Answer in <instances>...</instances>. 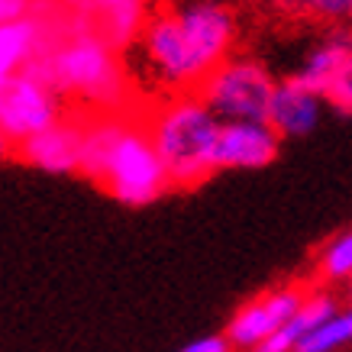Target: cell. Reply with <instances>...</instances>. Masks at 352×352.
I'll use <instances>...</instances> for the list:
<instances>
[{"label":"cell","mask_w":352,"mask_h":352,"mask_svg":"<svg viewBox=\"0 0 352 352\" xmlns=\"http://www.w3.org/2000/svg\"><path fill=\"white\" fill-rule=\"evenodd\" d=\"M39 52H43V39H39V23L32 13L26 20L3 23L0 26V87L26 75V68L36 62Z\"/></svg>","instance_id":"obj_14"},{"label":"cell","mask_w":352,"mask_h":352,"mask_svg":"<svg viewBox=\"0 0 352 352\" xmlns=\"http://www.w3.org/2000/svg\"><path fill=\"white\" fill-rule=\"evenodd\" d=\"M81 139H85V117L65 113L58 123L30 136L13 152H16V159H23L32 168L68 175V171H81Z\"/></svg>","instance_id":"obj_9"},{"label":"cell","mask_w":352,"mask_h":352,"mask_svg":"<svg viewBox=\"0 0 352 352\" xmlns=\"http://www.w3.org/2000/svg\"><path fill=\"white\" fill-rule=\"evenodd\" d=\"M323 104L327 97H320L317 91L304 87L294 78L278 81L272 107H268V126L275 129L281 139H300L307 136L310 129H317L323 117Z\"/></svg>","instance_id":"obj_11"},{"label":"cell","mask_w":352,"mask_h":352,"mask_svg":"<svg viewBox=\"0 0 352 352\" xmlns=\"http://www.w3.org/2000/svg\"><path fill=\"white\" fill-rule=\"evenodd\" d=\"M352 65V32L333 30L330 36H323L320 43L307 52V58L300 62L294 72V81L304 87L317 91L320 97H330V91L340 85V78L346 75V68Z\"/></svg>","instance_id":"obj_12"},{"label":"cell","mask_w":352,"mask_h":352,"mask_svg":"<svg viewBox=\"0 0 352 352\" xmlns=\"http://www.w3.org/2000/svg\"><path fill=\"white\" fill-rule=\"evenodd\" d=\"M26 72L52 85L62 100H78L87 113H123L126 107L129 78L123 55L81 30H72L52 52L39 55Z\"/></svg>","instance_id":"obj_3"},{"label":"cell","mask_w":352,"mask_h":352,"mask_svg":"<svg viewBox=\"0 0 352 352\" xmlns=\"http://www.w3.org/2000/svg\"><path fill=\"white\" fill-rule=\"evenodd\" d=\"M52 3H62V7H75L78 0H52Z\"/></svg>","instance_id":"obj_22"},{"label":"cell","mask_w":352,"mask_h":352,"mask_svg":"<svg viewBox=\"0 0 352 352\" xmlns=\"http://www.w3.org/2000/svg\"><path fill=\"white\" fill-rule=\"evenodd\" d=\"M152 146L168 168L171 188H197L217 171V139L223 120L201 94H168L142 117Z\"/></svg>","instance_id":"obj_4"},{"label":"cell","mask_w":352,"mask_h":352,"mask_svg":"<svg viewBox=\"0 0 352 352\" xmlns=\"http://www.w3.org/2000/svg\"><path fill=\"white\" fill-rule=\"evenodd\" d=\"M62 117V97L52 85H45L43 78L26 72V75L13 78L10 85L0 87V136L7 139L13 149L30 136L58 123Z\"/></svg>","instance_id":"obj_6"},{"label":"cell","mask_w":352,"mask_h":352,"mask_svg":"<svg viewBox=\"0 0 352 352\" xmlns=\"http://www.w3.org/2000/svg\"><path fill=\"white\" fill-rule=\"evenodd\" d=\"M81 175L100 184L113 201L146 207L171 188L168 168L152 146L142 120L126 113H81Z\"/></svg>","instance_id":"obj_2"},{"label":"cell","mask_w":352,"mask_h":352,"mask_svg":"<svg viewBox=\"0 0 352 352\" xmlns=\"http://www.w3.org/2000/svg\"><path fill=\"white\" fill-rule=\"evenodd\" d=\"M314 272L323 285H349L352 281V230L330 236L317 252Z\"/></svg>","instance_id":"obj_15"},{"label":"cell","mask_w":352,"mask_h":352,"mask_svg":"<svg viewBox=\"0 0 352 352\" xmlns=\"http://www.w3.org/2000/svg\"><path fill=\"white\" fill-rule=\"evenodd\" d=\"M39 0H0V26L3 23H16V20H26L32 10H36Z\"/></svg>","instance_id":"obj_19"},{"label":"cell","mask_w":352,"mask_h":352,"mask_svg":"<svg viewBox=\"0 0 352 352\" xmlns=\"http://www.w3.org/2000/svg\"><path fill=\"white\" fill-rule=\"evenodd\" d=\"M278 10L310 23H346L352 20V0H275Z\"/></svg>","instance_id":"obj_17"},{"label":"cell","mask_w":352,"mask_h":352,"mask_svg":"<svg viewBox=\"0 0 352 352\" xmlns=\"http://www.w3.org/2000/svg\"><path fill=\"white\" fill-rule=\"evenodd\" d=\"M346 288H349V300H352V281H349V285H346Z\"/></svg>","instance_id":"obj_23"},{"label":"cell","mask_w":352,"mask_h":352,"mask_svg":"<svg viewBox=\"0 0 352 352\" xmlns=\"http://www.w3.org/2000/svg\"><path fill=\"white\" fill-rule=\"evenodd\" d=\"M327 104H330V107H336L340 113H349V117H352V65L346 68V75L340 78V85L330 91Z\"/></svg>","instance_id":"obj_18"},{"label":"cell","mask_w":352,"mask_h":352,"mask_svg":"<svg viewBox=\"0 0 352 352\" xmlns=\"http://www.w3.org/2000/svg\"><path fill=\"white\" fill-rule=\"evenodd\" d=\"M149 0H78L72 7L75 30L110 45L113 52H133L152 20Z\"/></svg>","instance_id":"obj_7"},{"label":"cell","mask_w":352,"mask_h":352,"mask_svg":"<svg viewBox=\"0 0 352 352\" xmlns=\"http://www.w3.org/2000/svg\"><path fill=\"white\" fill-rule=\"evenodd\" d=\"M182 352H233V342L226 336H201V340L188 342Z\"/></svg>","instance_id":"obj_20"},{"label":"cell","mask_w":352,"mask_h":352,"mask_svg":"<svg viewBox=\"0 0 352 352\" xmlns=\"http://www.w3.org/2000/svg\"><path fill=\"white\" fill-rule=\"evenodd\" d=\"M239 20L226 0H182L152 13L136 52L159 91L194 94L236 55Z\"/></svg>","instance_id":"obj_1"},{"label":"cell","mask_w":352,"mask_h":352,"mask_svg":"<svg viewBox=\"0 0 352 352\" xmlns=\"http://www.w3.org/2000/svg\"><path fill=\"white\" fill-rule=\"evenodd\" d=\"M281 136L268 123H223L217 139V171H252L278 159Z\"/></svg>","instance_id":"obj_10"},{"label":"cell","mask_w":352,"mask_h":352,"mask_svg":"<svg viewBox=\"0 0 352 352\" xmlns=\"http://www.w3.org/2000/svg\"><path fill=\"white\" fill-rule=\"evenodd\" d=\"M307 300V288L300 285H278L268 288L265 294L252 298L249 304L236 310L230 323H226V340L233 342V349H245L252 352L258 342H265L268 336H275L281 327H288L298 310Z\"/></svg>","instance_id":"obj_8"},{"label":"cell","mask_w":352,"mask_h":352,"mask_svg":"<svg viewBox=\"0 0 352 352\" xmlns=\"http://www.w3.org/2000/svg\"><path fill=\"white\" fill-rule=\"evenodd\" d=\"M275 87L278 78L258 58L233 55L204 81L197 94L223 123H268Z\"/></svg>","instance_id":"obj_5"},{"label":"cell","mask_w":352,"mask_h":352,"mask_svg":"<svg viewBox=\"0 0 352 352\" xmlns=\"http://www.w3.org/2000/svg\"><path fill=\"white\" fill-rule=\"evenodd\" d=\"M152 10H162V7H175V3H182V0H149Z\"/></svg>","instance_id":"obj_21"},{"label":"cell","mask_w":352,"mask_h":352,"mask_svg":"<svg viewBox=\"0 0 352 352\" xmlns=\"http://www.w3.org/2000/svg\"><path fill=\"white\" fill-rule=\"evenodd\" d=\"M340 310V300L333 291H307V300H304V307L298 310V317L288 323V327H281L275 336H268L265 342H258L252 352H298L300 340L314 333L320 323H327Z\"/></svg>","instance_id":"obj_13"},{"label":"cell","mask_w":352,"mask_h":352,"mask_svg":"<svg viewBox=\"0 0 352 352\" xmlns=\"http://www.w3.org/2000/svg\"><path fill=\"white\" fill-rule=\"evenodd\" d=\"M352 346V300L340 307L327 323L300 340L298 352H346Z\"/></svg>","instance_id":"obj_16"}]
</instances>
